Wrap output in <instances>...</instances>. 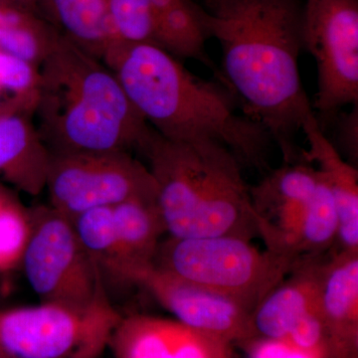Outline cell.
<instances>
[{
  "label": "cell",
  "mask_w": 358,
  "mask_h": 358,
  "mask_svg": "<svg viewBox=\"0 0 358 358\" xmlns=\"http://www.w3.org/2000/svg\"><path fill=\"white\" fill-rule=\"evenodd\" d=\"M122 315L109 296L87 306L0 310V350L13 358H101Z\"/></svg>",
  "instance_id": "6"
},
{
  "label": "cell",
  "mask_w": 358,
  "mask_h": 358,
  "mask_svg": "<svg viewBox=\"0 0 358 358\" xmlns=\"http://www.w3.org/2000/svg\"><path fill=\"white\" fill-rule=\"evenodd\" d=\"M174 319L195 331L230 343L243 345L257 338L252 313L229 298L164 272L154 264L136 277Z\"/></svg>",
  "instance_id": "10"
},
{
  "label": "cell",
  "mask_w": 358,
  "mask_h": 358,
  "mask_svg": "<svg viewBox=\"0 0 358 358\" xmlns=\"http://www.w3.org/2000/svg\"><path fill=\"white\" fill-rule=\"evenodd\" d=\"M1 6L17 7L32 13L41 14L40 0H0Z\"/></svg>",
  "instance_id": "28"
},
{
  "label": "cell",
  "mask_w": 358,
  "mask_h": 358,
  "mask_svg": "<svg viewBox=\"0 0 358 358\" xmlns=\"http://www.w3.org/2000/svg\"><path fill=\"white\" fill-rule=\"evenodd\" d=\"M51 152L28 115H0V176L36 196L45 190Z\"/></svg>",
  "instance_id": "16"
},
{
  "label": "cell",
  "mask_w": 358,
  "mask_h": 358,
  "mask_svg": "<svg viewBox=\"0 0 358 358\" xmlns=\"http://www.w3.org/2000/svg\"><path fill=\"white\" fill-rule=\"evenodd\" d=\"M343 110L334 117L331 126L334 128V148L343 159L355 166L358 157V103Z\"/></svg>",
  "instance_id": "26"
},
{
  "label": "cell",
  "mask_w": 358,
  "mask_h": 358,
  "mask_svg": "<svg viewBox=\"0 0 358 358\" xmlns=\"http://www.w3.org/2000/svg\"><path fill=\"white\" fill-rule=\"evenodd\" d=\"M303 44L317 65L312 107L326 131L339 112L358 103V0H305Z\"/></svg>",
  "instance_id": "8"
},
{
  "label": "cell",
  "mask_w": 358,
  "mask_h": 358,
  "mask_svg": "<svg viewBox=\"0 0 358 358\" xmlns=\"http://www.w3.org/2000/svg\"><path fill=\"white\" fill-rule=\"evenodd\" d=\"M203 6L185 0L155 20V43L179 60L192 59L209 68L213 62L206 52L210 39Z\"/></svg>",
  "instance_id": "20"
},
{
  "label": "cell",
  "mask_w": 358,
  "mask_h": 358,
  "mask_svg": "<svg viewBox=\"0 0 358 358\" xmlns=\"http://www.w3.org/2000/svg\"><path fill=\"white\" fill-rule=\"evenodd\" d=\"M157 185V204L169 237L258 235L242 164L214 141L178 143L152 129L140 150Z\"/></svg>",
  "instance_id": "4"
},
{
  "label": "cell",
  "mask_w": 358,
  "mask_h": 358,
  "mask_svg": "<svg viewBox=\"0 0 358 358\" xmlns=\"http://www.w3.org/2000/svg\"><path fill=\"white\" fill-rule=\"evenodd\" d=\"M60 36L41 14L0 4V51L39 67Z\"/></svg>",
  "instance_id": "21"
},
{
  "label": "cell",
  "mask_w": 358,
  "mask_h": 358,
  "mask_svg": "<svg viewBox=\"0 0 358 358\" xmlns=\"http://www.w3.org/2000/svg\"><path fill=\"white\" fill-rule=\"evenodd\" d=\"M30 214L31 231L20 267L42 303L87 306L108 296L69 219L44 205Z\"/></svg>",
  "instance_id": "9"
},
{
  "label": "cell",
  "mask_w": 358,
  "mask_h": 358,
  "mask_svg": "<svg viewBox=\"0 0 358 358\" xmlns=\"http://www.w3.org/2000/svg\"><path fill=\"white\" fill-rule=\"evenodd\" d=\"M210 38L222 51L221 83L263 127L284 162L303 157L296 143L313 114L301 83V0H204Z\"/></svg>",
  "instance_id": "1"
},
{
  "label": "cell",
  "mask_w": 358,
  "mask_h": 358,
  "mask_svg": "<svg viewBox=\"0 0 358 358\" xmlns=\"http://www.w3.org/2000/svg\"><path fill=\"white\" fill-rule=\"evenodd\" d=\"M40 10L63 36L103 62L120 47L107 0H40Z\"/></svg>",
  "instance_id": "17"
},
{
  "label": "cell",
  "mask_w": 358,
  "mask_h": 358,
  "mask_svg": "<svg viewBox=\"0 0 358 358\" xmlns=\"http://www.w3.org/2000/svg\"><path fill=\"white\" fill-rule=\"evenodd\" d=\"M320 305L327 358H358V252L338 251L326 261Z\"/></svg>",
  "instance_id": "13"
},
{
  "label": "cell",
  "mask_w": 358,
  "mask_h": 358,
  "mask_svg": "<svg viewBox=\"0 0 358 358\" xmlns=\"http://www.w3.org/2000/svg\"><path fill=\"white\" fill-rule=\"evenodd\" d=\"M249 358H320L280 339L254 338L241 345Z\"/></svg>",
  "instance_id": "27"
},
{
  "label": "cell",
  "mask_w": 358,
  "mask_h": 358,
  "mask_svg": "<svg viewBox=\"0 0 358 358\" xmlns=\"http://www.w3.org/2000/svg\"><path fill=\"white\" fill-rule=\"evenodd\" d=\"M40 73L38 66L0 51V92L14 113L34 114L38 102Z\"/></svg>",
  "instance_id": "24"
},
{
  "label": "cell",
  "mask_w": 358,
  "mask_h": 358,
  "mask_svg": "<svg viewBox=\"0 0 358 358\" xmlns=\"http://www.w3.org/2000/svg\"><path fill=\"white\" fill-rule=\"evenodd\" d=\"M39 73L34 115L51 155L140 152L152 129L103 61L61 34Z\"/></svg>",
  "instance_id": "3"
},
{
  "label": "cell",
  "mask_w": 358,
  "mask_h": 358,
  "mask_svg": "<svg viewBox=\"0 0 358 358\" xmlns=\"http://www.w3.org/2000/svg\"><path fill=\"white\" fill-rule=\"evenodd\" d=\"M14 114H16V113H14L13 108H11V106L7 102L6 96L2 95L1 92H0V115Z\"/></svg>",
  "instance_id": "30"
},
{
  "label": "cell",
  "mask_w": 358,
  "mask_h": 358,
  "mask_svg": "<svg viewBox=\"0 0 358 358\" xmlns=\"http://www.w3.org/2000/svg\"><path fill=\"white\" fill-rule=\"evenodd\" d=\"M30 231V209L0 183V273L20 267Z\"/></svg>",
  "instance_id": "23"
},
{
  "label": "cell",
  "mask_w": 358,
  "mask_h": 358,
  "mask_svg": "<svg viewBox=\"0 0 358 358\" xmlns=\"http://www.w3.org/2000/svg\"><path fill=\"white\" fill-rule=\"evenodd\" d=\"M299 260L236 236L169 237L160 242L154 265L164 272L236 301L253 313Z\"/></svg>",
  "instance_id": "5"
},
{
  "label": "cell",
  "mask_w": 358,
  "mask_h": 358,
  "mask_svg": "<svg viewBox=\"0 0 358 358\" xmlns=\"http://www.w3.org/2000/svg\"><path fill=\"white\" fill-rule=\"evenodd\" d=\"M182 1H185V0H150L155 20L159 14L166 13L169 8Z\"/></svg>",
  "instance_id": "29"
},
{
  "label": "cell",
  "mask_w": 358,
  "mask_h": 358,
  "mask_svg": "<svg viewBox=\"0 0 358 358\" xmlns=\"http://www.w3.org/2000/svg\"><path fill=\"white\" fill-rule=\"evenodd\" d=\"M326 261L305 257L252 313L258 338L284 341L296 322L320 306V287Z\"/></svg>",
  "instance_id": "14"
},
{
  "label": "cell",
  "mask_w": 358,
  "mask_h": 358,
  "mask_svg": "<svg viewBox=\"0 0 358 358\" xmlns=\"http://www.w3.org/2000/svg\"><path fill=\"white\" fill-rule=\"evenodd\" d=\"M105 64L115 73L136 112L155 131L178 143L214 141L242 166L267 169L270 134L238 110L221 83L196 76L157 45H127Z\"/></svg>",
  "instance_id": "2"
},
{
  "label": "cell",
  "mask_w": 358,
  "mask_h": 358,
  "mask_svg": "<svg viewBox=\"0 0 358 358\" xmlns=\"http://www.w3.org/2000/svg\"><path fill=\"white\" fill-rule=\"evenodd\" d=\"M319 173V171H317ZM320 180L293 247L296 259L320 256L338 240V214L329 187Z\"/></svg>",
  "instance_id": "22"
},
{
  "label": "cell",
  "mask_w": 358,
  "mask_h": 358,
  "mask_svg": "<svg viewBox=\"0 0 358 358\" xmlns=\"http://www.w3.org/2000/svg\"><path fill=\"white\" fill-rule=\"evenodd\" d=\"M71 222L108 296L114 291L134 286L133 268L115 235L112 207L92 209Z\"/></svg>",
  "instance_id": "18"
},
{
  "label": "cell",
  "mask_w": 358,
  "mask_h": 358,
  "mask_svg": "<svg viewBox=\"0 0 358 358\" xmlns=\"http://www.w3.org/2000/svg\"><path fill=\"white\" fill-rule=\"evenodd\" d=\"M120 46L155 43V15L150 0H107Z\"/></svg>",
  "instance_id": "25"
},
{
  "label": "cell",
  "mask_w": 358,
  "mask_h": 358,
  "mask_svg": "<svg viewBox=\"0 0 358 358\" xmlns=\"http://www.w3.org/2000/svg\"><path fill=\"white\" fill-rule=\"evenodd\" d=\"M0 358H13V357H8V355H6V353L2 352L1 350H0Z\"/></svg>",
  "instance_id": "31"
},
{
  "label": "cell",
  "mask_w": 358,
  "mask_h": 358,
  "mask_svg": "<svg viewBox=\"0 0 358 358\" xmlns=\"http://www.w3.org/2000/svg\"><path fill=\"white\" fill-rule=\"evenodd\" d=\"M320 176L305 159L284 162L250 188L257 232L268 251L298 260L293 247Z\"/></svg>",
  "instance_id": "11"
},
{
  "label": "cell",
  "mask_w": 358,
  "mask_h": 358,
  "mask_svg": "<svg viewBox=\"0 0 358 358\" xmlns=\"http://www.w3.org/2000/svg\"><path fill=\"white\" fill-rule=\"evenodd\" d=\"M45 189L49 206L70 221L129 200L157 202L154 176L129 152L51 155Z\"/></svg>",
  "instance_id": "7"
},
{
  "label": "cell",
  "mask_w": 358,
  "mask_h": 358,
  "mask_svg": "<svg viewBox=\"0 0 358 358\" xmlns=\"http://www.w3.org/2000/svg\"><path fill=\"white\" fill-rule=\"evenodd\" d=\"M115 235L133 268L134 282L141 270L154 264L166 232L157 202L129 200L112 207Z\"/></svg>",
  "instance_id": "19"
},
{
  "label": "cell",
  "mask_w": 358,
  "mask_h": 358,
  "mask_svg": "<svg viewBox=\"0 0 358 358\" xmlns=\"http://www.w3.org/2000/svg\"><path fill=\"white\" fill-rule=\"evenodd\" d=\"M115 358H235L234 345L211 338L178 320L122 315L110 338Z\"/></svg>",
  "instance_id": "12"
},
{
  "label": "cell",
  "mask_w": 358,
  "mask_h": 358,
  "mask_svg": "<svg viewBox=\"0 0 358 358\" xmlns=\"http://www.w3.org/2000/svg\"><path fill=\"white\" fill-rule=\"evenodd\" d=\"M307 150L303 159L315 167L329 187L338 214V251L358 252V173L322 131L315 113L303 122Z\"/></svg>",
  "instance_id": "15"
}]
</instances>
